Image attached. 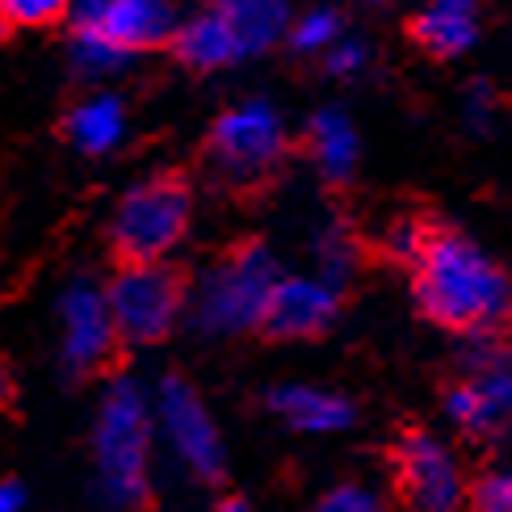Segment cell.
Here are the masks:
<instances>
[{
    "label": "cell",
    "instance_id": "obj_1",
    "mask_svg": "<svg viewBox=\"0 0 512 512\" xmlns=\"http://www.w3.org/2000/svg\"><path fill=\"white\" fill-rule=\"evenodd\" d=\"M412 290L420 311L450 332H512V277L458 231H424Z\"/></svg>",
    "mask_w": 512,
    "mask_h": 512
},
{
    "label": "cell",
    "instance_id": "obj_2",
    "mask_svg": "<svg viewBox=\"0 0 512 512\" xmlns=\"http://www.w3.org/2000/svg\"><path fill=\"white\" fill-rule=\"evenodd\" d=\"M156 429H160L156 403L147 399L135 382H114V387L105 391L101 412H97V429H93L105 504H114V508L143 504Z\"/></svg>",
    "mask_w": 512,
    "mask_h": 512
},
{
    "label": "cell",
    "instance_id": "obj_3",
    "mask_svg": "<svg viewBox=\"0 0 512 512\" xmlns=\"http://www.w3.org/2000/svg\"><path fill=\"white\" fill-rule=\"evenodd\" d=\"M277 286V265L265 248H240L206 273L194 298V324L206 336H236L265 324L269 298Z\"/></svg>",
    "mask_w": 512,
    "mask_h": 512
},
{
    "label": "cell",
    "instance_id": "obj_4",
    "mask_svg": "<svg viewBox=\"0 0 512 512\" xmlns=\"http://www.w3.org/2000/svg\"><path fill=\"white\" fill-rule=\"evenodd\" d=\"M189 227V194L168 181H143L122 198L114 215V248L122 252V261H164L173 252Z\"/></svg>",
    "mask_w": 512,
    "mask_h": 512
},
{
    "label": "cell",
    "instance_id": "obj_5",
    "mask_svg": "<svg viewBox=\"0 0 512 512\" xmlns=\"http://www.w3.org/2000/svg\"><path fill=\"white\" fill-rule=\"evenodd\" d=\"M110 307L122 340L156 345V340L173 332L181 315V282L160 261H126V269L110 286Z\"/></svg>",
    "mask_w": 512,
    "mask_h": 512
},
{
    "label": "cell",
    "instance_id": "obj_6",
    "mask_svg": "<svg viewBox=\"0 0 512 512\" xmlns=\"http://www.w3.org/2000/svg\"><path fill=\"white\" fill-rule=\"evenodd\" d=\"M156 424L168 441L173 458L185 466L194 479H219L223 475V437L215 429V420L202 408V399L194 395L185 378H164L156 391Z\"/></svg>",
    "mask_w": 512,
    "mask_h": 512
},
{
    "label": "cell",
    "instance_id": "obj_7",
    "mask_svg": "<svg viewBox=\"0 0 512 512\" xmlns=\"http://www.w3.org/2000/svg\"><path fill=\"white\" fill-rule=\"evenodd\" d=\"M282 147H286V126L269 101L231 105L227 114H219L215 131H210V160L236 181L269 173L277 156H282Z\"/></svg>",
    "mask_w": 512,
    "mask_h": 512
},
{
    "label": "cell",
    "instance_id": "obj_8",
    "mask_svg": "<svg viewBox=\"0 0 512 512\" xmlns=\"http://www.w3.org/2000/svg\"><path fill=\"white\" fill-rule=\"evenodd\" d=\"M122 340L114 324L110 290H101L93 282H72L59 298V349L63 361L76 374H93L110 361L114 345Z\"/></svg>",
    "mask_w": 512,
    "mask_h": 512
},
{
    "label": "cell",
    "instance_id": "obj_9",
    "mask_svg": "<svg viewBox=\"0 0 512 512\" xmlns=\"http://www.w3.org/2000/svg\"><path fill=\"white\" fill-rule=\"evenodd\" d=\"M445 412L471 437H492L512 424V353H483L471 361L466 378L445 391Z\"/></svg>",
    "mask_w": 512,
    "mask_h": 512
},
{
    "label": "cell",
    "instance_id": "obj_10",
    "mask_svg": "<svg viewBox=\"0 0 512 512\" xmlns=\"http://www.w3.org/2000/svg\"><path fill=\"white\" fill-rule=\"evenodd\" d=\"M395 471H399V492L412 508L445 512V508H454L462 500L458 466L429 433H408L399 441Z\"/></svg>",
    "mask_w": 512,
    "mask_h": 512
},
{
    "label": "cell",
    "instance_id": "obj_11",
    "mask_svg": "<svg viewBox=\"0 0 512 512\" xmlns=\"http://www.w3.org/2000/svg\"><path fill=\"white\" fill-rule=\"evenodd\" d=\"M336 315V294L332 282H315V277H286L273 286L269 311H265V332L277 340H307L319 336Z\"/></svg>",
    "mask_w": 512,
    "mask_h": 512
},
{
    "label": "cell",
    "instance_id": "obj_12",
    "mask_svg": "<svg viewBox=\"0 0 512 512\" xmlns=\"http://www.w3.org/2000/svg\"><path fill=\"white\" fill-rule=\"evenodd\" d=\"M93 30L110 34L126 51L160 47L177 34V5L173 0H105V13Z\"/></svg>",
    "mask_w": 512,
    "mask_h": 512
},
{
    "label": "cell",
    "instance_id": "obj_13",
    "mask_svg": "<svg viewBox=\"0 0 512 512\" xmlns=\"http://www.w3.org/2000/svg\"><path fill=\"white\" fill-rule=\"evenodd\" d=\"M479 34L475 0H424L412 17V42L433 59H458Z\"/></svg>",
    "mask_w": 512,
    "mask_h": 512
},
{
    "label": "cell",
    "instance_id": "obj_14",
    "mask_svg": "<svg viewBox=\"0 0 512 512\" xmlns=\"http://www.w3.org/2000/svg\"><path fill=\"white\" fill-rule=\"evenodd\" d=\"M173 47H177V55L189 63V68H198V72H215L231 59H244L227 5H215V9L198 13V17H189L185 26H177Z\"/></svg>",
    "mask_w": 512,
    "mask_h": 512
},
{
    "label": "cell",
    "instance_id": "obj_15",
    "mask_svg": "<svg viewBox=\"0 0 512 512\" xmlns=\"http://www.w3.org/2000/svg\"><path fill=\"white\" fill-rule=\"evenodd\" d=\"M269 403L286 424H294L303 433H336L353 420V408L345 399L332 391H319V387H277Z\"/></svg>",
    "mask_w": 512,
    "mask_h": 512
},
{
    "label": "cell",
    "instance_id": "obj_16",
    "mask_svg": "<svg viewBox=\"0 0 512 512\" xmlns=\"http://www.w3.org/2000/svg\"><path fill=\"white\" fill-rule=\"evenodd\" d=\"M122 131H126V110H122V101L110 97V93L84 97L68 114V139L84 156L114 152V147L122 143Z\"/></svg>",
    "mask_w": 512,
    "mask_h": 512
},
{
    "label": "cell",
    "instance_id": "obj_17",
    "mask_svg": "<svg viewBox=\"0 0 512 512\" xmlns=\"http://www.w3.org/2000/svg\"><path fill=\"white\" fill-rule=\"evenodd\" d=\"M240 51L261 55L290 30V0H227Z\"/></svg>",
    "mask_w": 512,
    "mask_h": 512
},
{
    "label": "cell",
    "instance_id": "obj_18",
    "mask_svg": "<svg viewBox=\"0 0 512 512\" xmlns=\"http://www.w3.org/2000/svg\"><path fill=\"white\" fill-rule=\"evenodd\" d=\"M307 139H311L315 164L324 168V177L345 181L353 173V164H357V131H353V122L345 114H336V110L315 114Z\"/></svg>",
    "mask_w": 512,
    "mask_h": 512
},
{
    "label": "cell",
    "instance_id": "obj_19",
    "mask_svg": "<svg viewBox=\"0 0 512 512\" xmlns=\"http://www.w3.org/2000/svg\"><path fill=\"white\" fill-rule=\"evenodd\" d=\"M72 59H76V68L84 76H114L126 59H131V51L118 47V42L110 34H101V30H76L72 38Z\"/></svg>",
    "mask_w": 512,
    "mask_h": 512
},
{
    "label": "cell",
    "instance_id": "obj_20",
    "mask_svg": "<svg viewBox=\"0 0 512 512\" xmlns=\"http://www.w3.org/2000/svg\"><path fill=\"white\" fill-rule=\"evenodd\" d=\"M290 42L298 51H307V55L328 51V47H336V42H340V17L332 9H311V13H303L294 21Z\"/></svg>",
    "mask_w": 512,
    "mask_h": 512
},
{
    "label": "cell",
    "instance_id": "obj_21",
    "mask_svg": "<svg viewBox=\"0 0 512 512\" xmlns=\"http://www.w3.org/2000/svg\"><path fill=\"white\" fill-rule=\"evenodd\" d=\"M72 13V0H0V17L9 26H55L59 17Z\"/></svg>",
    "mask_w": 512,
    "mask_h": 512
},
{
    "label": "cell",
    "instance_id": "obj_22",
    "mask_svg": "<svg viewBox=\"0 0 512 512\" xmlns=\"http://www.w3.org/2000/svg\"><path fill=\"white\" fill-rule=\"evenodd\" d=\"M471 504L483 512H512V475H492L471 487Z\"/></svg>",
    "mask_w": 512,
    "mask_h": 512
},
{
    "label": "cell",
    "instance_id": "obj_23",
    "mask_svg": "<svg viewBox=\"0 0 512 512\" xmlns=\"http://www.w3.org/2000/svg\"><path fill=\"white\" fill-rule=\"evenodd\" d=\"M324 508L328 512H374L378 496L366 492V487H357V483H345V487H336V492L324 496Z\"/></svg>",
    "mask_w": 512,
    "mask_h": 512
},
{
    "label": "cell",
    "instance_id": "obj_24",
    "mask_svg": "<svg viewBox=\"0 0 512 512\" xmlns=\"http://www.w3.org/2000/svg\"><path fill=\"white\" fill-rule=\"evenodd\" d=\"M361 63H366V47H357V42H336V47H328L332 76H353V72H361Z\"/></svg>",
    "mask_w": 512,
    "mask_h": 512
},
{
    "label": "cell",
    "instance_id": "obj_25",
    "mask_svg": "<svg viewBox=\"0 0 512 512\" xmlns=\"http://www.w3.org/2000/svg\"><path fill=\"white\" fill-rule=\"evenodd\" d=\"M26 508V492L17 483H0V512H17Z\"/></svg>",
    "mask_w": 512,
    "mask_h": 512
},
{
    "label": "cell",
    "instance_id": "obj_26",
    "mask_svg": "<svg viewBox=\"0 0 512 512\" xmlns=\"http://www.w3.org/2000/svg\"><path fill=\"white\" fill-rule=\"evenodd\" d=\"M9 395V382H5V370H0V399Z\"/></svg>",
    "mask_w": 512,
    "mask_h": 512
},
{
    "label": "cell",
    "instance_id": "obj_27",
    "mask_svg": "<svg viewBox=\"0 0 512 512\" xmlns=\"http://www.w3.org/2000/svg\"><path fill=\"white\" fill-rule=\"evenodd\" d=\"M210 5H227V0H210Z\"/></svg>",
    "mask_w": 512,
    "mask_h": 512
},
{
    "label": "cell",
    "instance_id": "obj_28",
    "mask_svg": "<svg viewBox=\"0 0 512 512\" xmlns=\"http://www.w3.org/2000/svg\"><path fill=\"white\" fill-rule=\"evenodd\" d=\"M370 5H378V0H370Z\"/></svg>",
    "mask_w": 512,
    "mask_h": 512
},
{
    "label": "cell",
    "instance_id": "obj_29",
    "mask_svg": "<svg viewBox=\"0 0 512 512\" xmlns=\"http://www.w3.org/2000/svg\"><path fill=\"white\" fill-rule=\"evenodd\" d=\"M0 21H5V17H0Z\"/></svg>",
    "mask_w": 512,
    "mask_h": 512
}]
</instances>
